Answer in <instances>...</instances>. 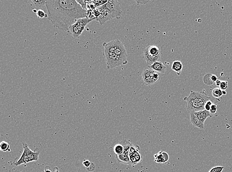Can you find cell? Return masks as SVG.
Here are the masks:
<instances>
[{
  "label": "cell",
  "mask_w": 232,
  "mask_h": 172,
  "mask_svg": "<svg viewBox=\"0 0 232 172\" xmlns=\"http://www.w3.org/2000/svg\"><path fill=\"white\" fill-rule=\"evenodd\" d=\"M144 58L149 66L160 59L161 52L159 48L155 45H150L146 47L143 52Z\"/></svg>",
  "instance_id": "obj_4"
},
{
  "label": "cell",
  "mask_w": 232,
  "mask_h": 172,
  "mask_svg": "<svg viewBox=\"0 0 232 172\" xmlns=\"http://www.w3.org/2000/svg\"><path fill=\"white\" fill-rule=\"evenodd\" d=\"M69 31L71 32L74 38H79L82 33L79 31V30L74 25H72L69 28Z\"/></svg>",
  "instance_id": "obj_19"
},
{
  "label": "cell",
  "mask_w": 232,
  "mask_h": 172,
  "mask_svg": "<svg viewBox=\"0 0 232 172\" xmlns=\"http://www.w3.org/2000/svg\"><path fill=\"white\" fill-rule=\"evenodd\" d=\"M212 73H207L203 76V81L206 85H211L214 83L212 79Z\"/></svg>",
  "instance_id": "obj_20"
},
{
  "label": "cell",
  "mask_w": 232,
  "mask_h": 172,
  "mask_svg": "<svg viewBox=\"0 0 232 172\" xmlns=\"http://www.w3.org/2000/svg\"><path fill=\"white\" fill-rule=\"evenodd\" d=\"M224 169V167L223 166H217L212 168L209 172H222Z\"/></svg>",
  "instance_id": "obj_29"
},
{
  "label": "cell",
  "mask_w": 232,
  "mask_h": 172,
  "mask_svg": "<svg viewBox=\"0 0 232 172\" xmlns=\"http://www.w3.org/2000/svg\"><path fill=\"white\" fill-rule=\"evenodd\" d=\"M116 55L123 57L125 59L127 58V53L124 45L121 41L119 40L117 43V46L115 49V53Z\"/></svg>",
  "instance_id": "obj_13"
},
{
  "label": "cell",
  "mask_w": 232,
  "mask_h": 172,
  "mask_svg": "<svg viewBox=\"0 0 232 172\" xmlns=\"http://www.w3.org/2000/svg\"><path fill=\"white\" fill-rule=\"evenodd\" d=\"M53 172H59V170H56L55 171V170H53Z\"/></svg>",
  "instance_id": "obj_37"
},
{
  "label": "cell",
  "mask_w": 232,
  "mask_h": 172,
  "mask_svg": "<svg viewBox=\"0 0 232 172\" xmlns=\"http://www.w3.org/2000/svg\"><path fill=\"white\" fill-rule=\"evenodd\" d=\"M150 1H146V0H136V2L138 4H141V5H144V4H146L147 3H149Z\"/></svg>",
  "instance_id": "obj_32"
},
{
  "label": "cell",
  "mask_w": 232,
  "mask_h": 172,
  "mask_svg": "<svg viewBox=\"0 0 232 172\" xmlns=\"http://www.w3.org/2000/svg\"><path fill=\"white\" fill-rule=\"evenodd\" d=\"M222 81H220L219 79H218L217 81H216L214 83L217 86H220V84H221V83Z\"/></svg>",
  "instance_id": "obj_34"
},
{
  "label": "cell",
  "mask_w": 232,
  "mask_h": 172,
  "mask_svg": "<svg viewBox=\"0 0 232 172\" xmlns=\"http://www.w3.org/2000/svg\"><path fill=\"white\" fill-rule=\"evenodd\" d=\"M194 114L199 118L200 122L203 124L207 118L212 117L210 114V112L207 111L205 110H202L197 112H194Z\"/></svg>",
  "instance_id": "obj_16"
},
{
  "label": "cell",
  "mask_w": 232,
  "mask_h": 172,
  "mask_svg": "<svg viewBox=\"0 0 232 172\" xmlns=\"http://www.w3.org/2000/svg\"><path fill=\"white\" fill-rule=\"evenodd\" d=\"M0 149L1 151H3V152L11 151L9 144L7 142H5V141H3L1 143Z\"/></svg>",
  "instance_id": "obj_23"
},
{
  "label": "cell",
  "mask_w": 232,
  "mask_h": 172,
  "mask_svg": "<svg viewBox=\"0 0 232 172\" xmlns=\"http://www.w3.org/2000/svg\"><path fill=\"white\" fill-rule=\"evenodd\" d=\"M113 150L115 155H120L124 152V147L121 144L119 143L115 145L114 147Z\"/></svg>",
  "instance_id": "obj_22"
},
{
  "label": "cell",
  "mask_w": 232,
  "mask_h": 172,
  "mask_svg": "<svg viewBox=\"0 0 232 172\" xmlns=\"http://www.w3.org/2000/svg\"><path fill=\"white\" fill-rule=\"evenodd\" d=\"M92 20L90 19L88 17L80 18L76 21V22L74 25L75 26H76V28L79 30V31L82 33V32L85 29L86 26Z\"/></svg>",
  "instance_id": "obj_12"
},
{
  "label": "cell",
  "mask_w": 232,
  "mask_h": 172,
  "mask_svg": "<svg viewBox=\"0 0 232 172\" xmlns=\"http://www.w3.org/2000/svg\"><path fill=\"white\" fill-rule=\"evenodd\" d=\"M183 67V65L181 62L179 61H175L172 64L171 69L178 75H180L182 72Z\"/></svg>",
  "instance_id": "obj_18"
},
{
  "label": "cell",
  "mask_w": 232,
  "mask_h": 172,
  "mask_svg": "<svg viewBox=\"0 0 232 172\" xmlns=\"http://www.w3.org/2000/svg\"><path fill=\"white\" fill-rule=\"evenodd\" d=\"M149 67L155 72H158L161 74L165 73L166 69V66L160 61L154 62L152 65L149 66Z\"/></svg>",
  "instance_id": "obj_14"
},
{
  "label": "cell",
  "mask_w": 232,
  "mask_h": 172,
  "mask_svg": "<svg viewBox=\"0 0 232 172\" xmlns=\"http://www.w3.org/2000/svg\"><path fill=\"white\" fill-rule=\"evenodd\" d=\"M155 162L157 163H166L168 161L169 156L166 152L165 151H159L158 153L155 154Z\"/></svg>",
  "instance_id": "obj_11"
},
{
  "label": "cell",
  "mask_w": 232,
  "mask_h": 172,
  "mask_svg": "<svg viewBox=\"0 0 232 172\" xmlns=\"http://www.w3.org/2000/svg\"><path fill=\"white\" fill-rule=\"evenodd\" d=\"M219 88L222 90H226L228 88V82L227 81H222Z\"/></svg>",
  "instance_id": "obj_28"
},
{
  "label": "cell",
  "mask_w": 232,
  "mask_h": 172,
  "mask_svg": "<svg viewBox=\"0 0 232 172\" xmlns=\"http://www.w3.org/2000/svg\"><path fill=\"white\" fill-rule=\"evenodd\" d=\"M190 122L196 128H199L200 130L204 129V124L202 123L197 117L194 113H190Z\"/></svg>",
  "instance_id": "obj_15"
},
{
  "label": "cell",
  "mask_w": 232,
  "mask_h": 172,
  "mask_svg": "<svg viewBox=\"0 0 232 172\" xmlns=\"http://www.w3.org/2000/svg\"><path fill=\"white\" fill-rule=\"evenodd\" d=\"M115 157L117 161L119 163H123L125 164L129 165L131 166V162L129 159V156L127 154L123 152L120 155H115Z\"/></svg>",
  "instance_id": "obj_17"
},
{
  "label": "cell",
  "mask_w": 232,
  "mask_h": 172,
  "mask_svg": "<svg viewBox=\"0 0 232 172\" xmlns=\"http://www.w3.org/2000/svg\"><path fill=\"white\" fill-rule=\"evenodd\" d=\"M98 9L100 11V14L96 19V20L99 21L100 25H103L108 20L113 19L111 14H109V11L106 7V5L99 7Z\"/></svg>",
  "instance_id": "obj_9"
},
{
  "label": "cell",
  "mask_w": 232,
  "mask_h": 172,
  "mask_svg": "<svg viewBox=\"0 0 232 172\" xmlns=\"http://www.w3.org/2000/svg\"><path fill=\"white\" fill-rule=\"evenodd\" d=\"M46 8L48 19L53 27L66 32L78 19L87 17V10L76 0H47Z\"/></svg>",
  "instance_id": "obj_1"
},
{
  "label": "cell",
  "mask_w": 232,
  "mask_h": 172,
  "mask_svg": "<svg viewBox=\"0 0 232 172\" xmlns=\"http://www.w3.org/2000/svg\"><path fill=\"white\" fill-rule=\"evenodd\" d=\"M129 159L131 162V166L134 167L138 163L142 161L143 158L140 153V147L138 145H134L132 143L129 153Z\"/></svg>",
  "instance_id": "obj_8"
},
{
  "label": "cell",
  "mask_w": 232,
  "mask_h": 172,
  "mask_svg": "<svg viewBox=\"0 0 232 172\" xmlns=\"http://www.w3.org/2000/svg\"><path fill=\"white\" fill-rule=\"evenodd\" d=\"M96 166L93 163H91L90 166L88 168H87L86 169L89 172H93L95 170Z\"/></svg>",
  "instance_id": "obj_31"
},
{
  "label": "cell",
  "mask_w": 232,
  "mask_h": 172,
  "mask_svg": "<svg viewBox=\"0 0 232 172\" xmlns=\"http://www.w3.org/2000/svg\"><path fill=\"white\" fill-rule=\"evenodd\" d=\"M105 58L108 69H113L122 65H126L128 62L127 59L116 55L115 53L105 57Z\"/></svg>",
  "instance_id": "obj_6"
},
{
  "label": "cell",
  "mask_w": 232,
  "mask_h": 172,
  "mask_svg": "<svg viewBox=\"0 0 232 172\" xmlns=\"http://www.w3.org/2000/svg\"><path fill=\"white\" fill-rule=\"evenodd\" d=\"M217 104H215L214 103L213 104L212 106H211V108H210V112L212 117H213V116H216V113H217Z\"/></svg>",
  "instance_id": "obj_26"
},
{
  "label": "cell",
  "mask_w": 232,
  "mask_h": 172,
  "mask_svg": "<svg viewBox=\"0 0 232 172\" xmlns=\"http://www.w3.org/2000/svg\"><path fill=\"white\" fill-rule=\"evenodd\" d=\"M222 93H223V95H226L227 94V92H226V90H222Z\"/></svg>",
  "instance_id": "obj_36"
},
{
  "label": "cell",
  "mask_w": 232,
  "mask_h": 172,
  "mask_svg": "<svg viewBox=\"0 0 232 172\" xmlns=\"http://www.w3.org/2000/svg\"><path fill=\"white\" fill-rule=\"evenodd\" d=\"M212 96L214 98H215L218 100L220 101L219 100V98L221 97L223 95V93H222V90L220 89V88H215V89L212 90Z\"/></svg>",
  "instance_id": "obj_21"
},
{
  "label": "cell",
  "mask_w": 232,
  "mask_h": 172,
  "mask_svg": "<svg viewBox=\"0 0 232 172\" xmlns=\"http://www.w3.org/2000/svg\"><path fill=\"white\" fill-rule=\"evenodd\" d=\"M213 104L212 101L211 100L208 101L207 102H206L205 105V110L207 111H210V108H211V106Z\"/></svg>",
  "instance_id": "obj_30"
},
{
  "label": "cell",
  "mask_w": 232,
  "mask_h": 172,
  "mask_svg": "<svg viewBox=\"0 0 232 172\" xmlns=\"http://www.w3.org/2000/svg\"><path fill=\"white\" fill-rule=\"evenodd\" d=\"M144 83L146 85H151L156 83L160 79L161 73L155 72L152 69H145L142 75Z\"/></svg>",
  "instance_id": "obj_5"
},
{
  "label": "cell",
  "mask_w": 232,
  "mask_h": 172,
  "mask_svg": "<svg viewBox=\"0 0 232 172\" xmlns=\"http://www.w3.org/2000/svg\"><path fill=\"white\" fill-rule=\"evenodd\" d=\"M76 1L79 4L80 6L82 7V9L85 10H87V5L88 2L85 1H82V0H76Z\"/></svg>",
  "instance_id": "obj_27"
},
{
  "label": "cell",
  "mask_w": 232,
  "mask_h": 172,
  "mask_svg": "<svg viewBox=\"0 0 232 172\" xmlns=\"http://www.w3.org/2000/svg\"><path fill=\"white\" fill-rule=\"evenodd\" d=\"M23 151L21 157L15 163L16 166H20L22 164H26L31 162L38 161L40 152L32 151L28 145L25 143H22Z\"/></svg>",
  "instance_id": "obj_3"
},
{
  "label": "cell",
  "mask_w": 232,
  "mask_h": 172,
  "mask_svg": "<svg viewBox=\"0 0 232 172\" xmlns=\"http://www.w3.org/2000/svg\"><path fill=\"white\" fill-rule=\"evenodd\" d=\"M119 39L114 40L109 42L104 43L103 46V55L104 57L109 55H112L115 53V49L117 46V43Z\"/></svg>",
  "instance_id": "obj_10"
},
{
  "label": "cell",
  "mask_w": 232,
  "mask_h": 172,
  "mask_svg": "<svg viewBox=\"0 0 232 172\" xmlns=\"http://www.w3.org/2000/svg\"><path fill=\"white\" fill-rule=\"evenodd\" d=\"M91 164V162L88 160H84V161L83 162V165L84 166V167H86V168L89 167L90 166Z\"/></svg>",
  "instance_id": "obj_33"
},
{
  "label": "cell",
  "mask_w": 232,
  "mask_h": 172,
  "mask_svg": "<svg viewBox=\"0 0 232 172\" xmlns=\"http://www.w3.org/2000/svg\"><path fill=\"white\" fill-rule=\"evenodd\" d=\"M45 172H52L51 169L49 166H47L45 169Z\"/></svg>",
  "instance_id": "obj_35"
},
{
  "label": "cell",
  "mask_w": 232,
  "mask_h": 172,
  "mask_svg": "<svg viewBox=\"0 0 232 172\" xmlns=\"http://www.w3.org/2000/svg\"><path fill=\"white\" fill-rule=\"evenodd\" d=\"M105 5L112 18H116L117 19L121 18L122 12L120 8V3L117 0L108 1Z\"/></svg>",
  "instance_id": "obj_7"
},
{
  "label": "cell",
  "mask_w": 232,
  "mask_h": 172,
  "mask_svg": "<svg viewBox=\"0 0 232 172\" xmlns=\"http://www.w3.org/2000/svg\"><path fill=\"white\" fill-rule=\"evenodd\" d=\"M184 100L186 101L187 110L189 113H194L205 110V106L208 101L211 100L204 91H192L188 96Z\"/></svg>",
  "instance_id": "obj_2"
},
{
  "label": "cell",
  "mask_w": 232,
  "mask_h": 172,
  "mask_svg": "<svg viewBox=\"0 0 232 172\" xmlns=\"http://www.w3.org/2000/svg\"><path fill=\"white\" fill-rule=\"evenodd\" d=\"M32 2L35 4L37 8H41L46 6V1H34L32 0Z\"/></svg>",
  "instance_id": "obj_24"
},
{
  "label": "cell",
  "mask_w": 232,
  "mask_h": 172,
  "mask_svg": "<svg viewBox=\"0 0 232 172\" xmlns=\"http://www.w3.org/2000/svg\"><path fill=\"white\" fill-rule=\"evenodd\" d=\"M36 15L39 18H46L48 17V14H46L43 9H38L36 12Z\"/></svg>",
  "instance_id": "obj_25"
}]
</instances>
